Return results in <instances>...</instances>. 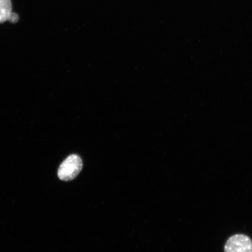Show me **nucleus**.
<instances>
[{
  "mask_svg": "<svg viewBox=\"0 0 252 252\" xmlns=\"http://www.w3.org/2000/svg\"><path fill=\"white\" fill-rule=\"evenodd\" d=\"M12 12L11 0H0V24L8 21Z\"/></svg>",
  "mask_w": 252,
  "mask_h": 252,
  "instance_id": "nucleus-3",
  "label": "nucleus"
},
{
  "mask_svg": "<svg viewBox=\"0 0 252 252\" xmlns=\"http://www.w3.org/2000/svg\"><path fill=\"white\" fill-rule=\"evenodd\" d=\"M225 252H252V241L249 236L236 234L230 237L226 241Z\"/></svg>",
  "mask_w": 252,
  "mask_h": 252,
  "instance_id": "nucleus-2",
  "label": "nucleus"
},
{
  "mask_svg": "<svg viewBox=\"0 0 252 252\" xmlns=\"http://www.w3.org/2000/svg\"><path fill=\"white\" fill-rule=\"evenodd\" d=\"M83 168V161L76 154H72L67 158L60 166L58 176L63 181L73 180Z\"/></svg>",
  "mask_w": 252,
  "mask_h": 252,
  "instance_id": "nucleus-1",
  "label": "nucleus"
},
{
  "mask_svg": "<svg viewBox=\"0 0 252 252\" xmlns=\"http://www.w3.org/2000/svg\"><path fill=\"white\" fill-rule=\"evenodd\" d=\"M19 18H20V17H19V15L17 13L12 12L10 17H9L8 21L11 24H16L18 23Z\"/></svg>",
  "mask_w": 252,
  "mask_h": 252,
  "instance_id": "nucleus-4",
  "label": "nucleus"
}]
</instances>
